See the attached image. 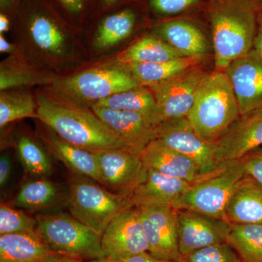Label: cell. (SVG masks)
Instances as JSON below:
<instances>
[{"label": "cell", "mask_w": 262, "mask_h": 262, "mask_svg": "<svg viewBox=\"0 0 262 262\" xmlns=\"http://www.w3.org/2000/svg\"><path fill=\"white\" fill-rule=\"evenodd\" d=\"M181 262H243L227 242L213 245L182 256Z\"/></svg>", "instance_id": "34"}, {"label": "cell", "mask_w": 262, "mask_h": 262, "mask_svg": "<svg viewBox=\"0 0 262 262\" xmlns=\"http://www.w3.org/2000/svg\"><path fill=\"white\" fill-rule=\"evenodd\" d=\"M9 20L7 18L6 15L4 14L0 15V33H1V34L9 31Z\"/></svg>", "instance_id": "43"}, {"label": "cell", "mask_w": 262, "mask_h": 262, "mask_svg": "<svg viewBox=\"0 0 262 262\" xmlns=\"http://www.w3.org/2000/svg\"><path fill=\"white\" fill-rule=\"evenodd\" d=\"M16 48L14 45L8 42L3 34L0 35V52L4 53H15Z\"/></svg>", "instance_id": "42"}, {"label": "cell", "mask_w": 262, "mask_h": 262, "mask_svg": "<svg viewBox=\"0 0 262 262\" xmlns=\"http://www.w3.org/2000/svg\"><path fill=\"white\" fill-rule=\"evenodd\" d=\"M203 59V57H184L158 63H132L126 67L141 85L148 87L198 67Z\"/></svg>", "instance_id": "24"}, {"label": "cell", "mask_w": 262, "mask_h": 262, "mask_svg": "<svg viewBox=\"0 0 262 262\" xmlns=\"http://www.w3.org/2000/svg\"><path fill=\"white\" fill-rule=\"evenodd\" d=\"M36 232L53 252L89 261L106 256L101 236L67 213L37 216Z\"/></svg>", "instance_id": "4"}, {"label": "cell", "mask_w": 262, "mask_h": 262, "mask_svg": "<svg viewBox=\"0 0 262 262\" xmlns=\"http://www.w3.org/2000/svg\"><path fill=\"white\" fill-rule=\"evenodd\" d=\"M95 114L121 141L125 151L140 158L150 142L157 139L155 126L141 114L93 106Z\"/></svg>", "instance_id": "15"}, {"label": "cell", "mask_w": 262, "mask_h": 262, "mask_svg": "<svg viewBox=\"0 0 262 262\" xmlns=\"http://www.w3.org/2000/svg\"><path fill=\"white\" fill-rule=\"evenodd\" d=\"M215 65L225 71L231 62L252 51L258 29L253 0H213L209 10Z\"/></svg>", "instance_id": "2"}, {"label": "cell", "mask_w": 262, "mask_h": 262, "mask_svg": "<svg viewBox=\"0 0 262 262\" xmlns=\"http://www.w3.org/2000/svg\"><path fill=\"white\" fill-rule=\"evenodd\" d=\"M136 15L130 10L106 17L101 22L95 38V47L107 49L129 37L134 30Z\"/></svg>", "instance_id": "29"}, {"label": "cell", "mask_w": 262, "mask_h": 262, "mask_svg": "<svg viewBox=\"0 0 262 262\" xmlns=\"http://www.w3.org/2000/svg\"><path fill=\"white\" fill-rule=\"evenodd\" d=\"M140 84L121 63L84 71L68 78L55 80L51 89L72 102L91 108L112 95Z\"/></svg>", "instance_id": "5"}, {"label": "cell", "mask_w": 262, "mask_h": 262, "mask_svg": "<svg viewBox=\"0 0 262 262\" xmlns=\"http://www.w3.org/2000/svg\"><path fill=\"white\" fill-rule=\"evenodd\" d=\"M69 207L72 216L102 236L117 215L134 206L130 194L111 192L94 182L77 179L70 186Z\"/></svg>", "instance_id": "6"}, {"label": "cell", "mask_w": 262, "mask_h": 262, "mask_svg": "<svg viewBox=\"0 0 262 262\" xmlns=\"http://www.w3.org/2000/svg\"><path fill=\"white\" fill-rule=\"evenodd\" d=\"M149 250L155 257L177 262L182 261L179 252L177 210L171 206L138 207Z\"/></svg>", "instance_id": "10"}, {"label": "cell", "mask_w": 262, "mask_h": 262, "mask_svg": "<svg viewBox=\"0 0 262 262\" xmlns=\"http://www.w3.org/2000/svg\"><path fill=\"white\" fill-rule=\"evenodd\" d=\"M67 9L72 13H77L82 10L83 0H60Z\"/></svg>", "instance_id": "41"}, {"label": "cell", "mask_w": 262, "mask_h": 262, "mask_svg": "<svg viewBox=\"0 0 262 262\" xmlns=\"http://www.w3.org/2000/svg\"><path fill=\"white\" fill-rule=\"evenodd\" d=\"M54 253L36 232L0 235V262H39Z\"/></svg>", "instance_id": "22"}, {"label": "cell", "mask_w": 262, "mask_h": 262, "mask_svg": "<svg viewBox=\"0 0 262 262\" xmlns=\"http://www.w3.org/2000/svg\"><path fill=\"white\" fill-rule=\"evenodd\" d=\"M39 262H84L82 260L77 259V258L70 257V256H64V255L59 254V253H54L51 256L45 258Z\"/></svg>", "instance_id": "40"}, {"label": "cell", "mask_w": 262, "mask_h": 262, "mask_svg": "<svg viewBox=\"0 0 262 262\" xmlns=\"http://www.w3.org/2000/svg\"><path fill=\"white\" fill-rule=\"evenodd\" d=\"M239 161L228 162L216 173L193 184L173 206L226 220V208L236 184L246 175Z\"/></svg>", "instance_id": "7"}, {"label": "cell", "mask_w": 262, "mask_h": 262, "mask_svg": "<svg viewBox=\"0 0 262 262\" xmlns=\"http://www.w3.org/2000/svg\"><path fill=\"white\" fill-rule=\"evenodd\" d=\"M216 143L226 162L238 161L262 147V108L239 117Z\"/></svg>", "instance_id": "16"}, {"label": "cell", "mask_w": 262, "mask_h": 262, "mask_svg": "<svg viewBox=\"0 0 262 262\" xmlns=\"http://www.w3.org/2000/svg\"><path fill=\"white\" fill-rule=\"evenodd\" d=\"M96 155L102 185L114 192L130 194L146 178L147 169L142 160L125 150L110 149Z\"/></svg>", "instance_id": "14"}, {"label": "cell", "mask_w": 262, "mask_h": 262, "mask_svg": "<svg viewBox=\"0 0 262 262\" xmlns=\"http://www.w3.org/2000/svg\"><path fill=\"white\" fill-rule=\"evenodd\" d=\"M241 117L238 103L225 71L206 74L187 119L206 140L216 142Z\"/></svg>", "instance_id": "3"}, {"label": "cell", "mask_w": 262, "mask_h": 262, "mask_svg": "<svg viewBox=\"0 0 262 262\" xmlns=\"http://www.w3.org/2000/svg\"><path fill=\"white\" fill-rule=\"evenodd\" d=\"M227 242L243 262H262V225H232Z\"/></svg>", "instance_id": "28"}, {"label": "cell", "mask_w": 262, "mask_h": 262, "mask_svg": "<svg viewBox=\"0 0 262 262\" xmlns=\"http://www.w3.org/2000/svg\"><path fill=\"white\" fill-rule=\"evenodd\" d=\"M158 38L186 57H204L208 44L203 32L194 24L173 20L160 24L156 28Z\"/></svg>", "instance_id": "21"}, {"label": "cell", "mask_w": 262, "mask_h": 262, "mask_svg": "<svg viewBox=\"0 0 262 262\" xmlns=\"http://www.w3.org/2000/svg\"><path fill=\"white\" fill-rule=\"evenodd\" d=\"M37 105L32 94L19 91H1L0 127L26 117H35Z\"/></svg>", "instance_id": "30"}, {"label": "cell", "mask_w": 262, "mask_h": 262, "mask_svg": "<svg viewBox=\"0 0 262 262\" xmlns=\"http://www.w3.org/2000/svg\"><path fill=\"white\" fill-rule=\"evenodd\" d=\"M206 74L196 67L168 80L148 86L158 106V124L187 117L194 104L198 87Z\"/></svg>", "instance_id": "9"}, {"label": "cell", "mask_w": 262, "mask_h": 262, "mask_svg": "<svg viewBox=\"0 0 262 262\" xmlns=\"http://www.w3.org/2000/svg\"><path fill=\"white\" fill-rule=\"evenodd\" d=\"M19 158L26 172L35 178L51 175L52 165L44 149L28 136L19 138L16 145Z\"/></svg>", "instance_id": "32"}, {"label": "cell", "mask_w": 262, "mask_h": 262, "mask_svg": "<svg viewBox=\"0 0 262 262\" xmlns=\"http://www.w3.org/2000/svg\"><path fill=\"white\" fill-rule=\"evenodd\" d=\"M33 42L42 51L51 54H61L65 48V37L59 27L51 19L37 15L29 24Z\"/></svg>", "instance_id": "31"}, {"label": "cell", "mask_w": 262, "mask_h": 262, "mask_svg": "<svg viewBox=\"0 0 262 262\" xmlns=\"http://www.w3.org/2000/svg\"><path fill=\"white\" fill-rule=\"evenodd\" d=\"M198 0H151V5L158 13L177 14L187 10Z\"/></svg>", "instance_id": "36"}, {"label": "cell", "mask_w": 262, "mask_h": 262, "mask_svg": "<svg viewBox=\"0 0 262 262\" xmlns=\"http://www.w3.org/2000/svg\"><path fill=\"white\" fill-rule=\"evenodd\" d=\"M238 103L241 116L262 108V58L254 50L225 70Z\"/></svg>", "instance_id": "13"}, {"label": "cell", "mask_w": 262, "mask_h": 262, "mask_svg": "<svg viewBox=\"0 0 262 262\" xmlns=\"http://www.w3.org/2000/svg\"><path fill=\"white\" fill-rule=\"evenodd\" d=\"M177 210L179 249L182 256L227 242L232 230L227 221L191 210Z\"/></svg>", "instance_id": "11"}, {"label": "cell", "mask_w": 262, "mask_h": 262, "mask_svg": "<svg viewBox=\"0 0 262 262\" xmlns=\"http://www.w3.org/2000/svg\"><path fill=\"white\" fill-rule=\"evenodd\" d=\"M141 159L146 169H152L163 175L182 179L192 184L208 177L201 173L192 160L170 149L158 139L148 144Z\"/></svg>", "instance_id": "17"}, {"label": "cell", "mask_w": 262, "mask_h": 262, "mask_svg": "<svg viewBox=\"0 0 262 262\" xmlns=\"http://www.w3.org/2000/svg\"><path fill=\"white\" fill-rule=\"evenodd\" d=\"M11 160L9 155L4 154L0 158V186L4 187L8 182L11 173Z\"/></svg>", "instance_id": "37"}, {"label": "cell", "mask_w": 262, "mask_h": 262, "mask_svg": "<svg viewBox=\"0 0 262 262\" xmlns=\"http://www.w3.org/2000/svg\"><path fill=\"white\" fill-rule=\"evenodd\" d=\"M184 57L160 38L145 37L122 52L117 59L120 63L126 66L169 61Z\"/></svg>", "instance_id": "25"}, {"label": "cell", "mask_w": 262, "mask_h": 262, "mask_svg": "<svg viewBox=\"0 0 262 262\" xmlns=\"http://www.w3.org/2000/svg\"><path fill=\"white\" fill-rule=\"evenodd\" d=\"M40 138L49 152L72 171L102 185L96 154L67 142L50 128L49 131L41 133Z\"/></svg>", "instance_id": "20"}, {"label": "cell", "mask_w": 262, "mask_h": 262, "mask_svg": "<svg viewBox=\"0 0 262 262\" xmlns=\"http://www.w3.org/2000/svg\"><path fill=\"white\" fill-rule=\"evenodd\" d=\"M101 245L106 256L125 260L149 250L138 207L117 215L105 229Z\"/></svg>", "instance_id": "12"}, {"label": "cell", "mask_w": 262, "mask_h": 262, "mask_svg": "<svg viewBox=\"0 0 262 262\" xmlns=\"http://www.w3.org/2000/svg\"><path fill=\"white\" fill-rule=\"evenodd\" d=\"M51 80V76L20 61V58L17 57L2 62L0 67L1 91L19 86L47 84Z\"/></svg>", "instance_id": "27"}, {"label": "cell", "mask_w": 262, "mask_h": 262, "mask_svg": "<svg viewBox=\"0 0 262 262\" xmlns=\"http://www.w3.org/2000/svg\"><path fill=\"white\" fill-rule=\"evenodd\" d=\"M13 0H0V5L2 8H8L13 4Z\"/></svg>", "instance_id": "45"}, {"label": "cell", "mask_w": 262, "mask_h": 262, "mask_svg": "<svg viewBox=\"0 0 262 262\" xmlns=\"http://www.w3.org/2000/svg\"><path fill=\"white\" fill-rule=\"evenodd\" d=\"M94 106L141 114L155 126L158 124L156 101L151 90L146 86L140 84L134 89L112 95L98 101Z\"/></svg>", "instance_id": "23"}, {"label": "cell", "mask_w": 262, "mask_h": 262, "mask_svg": "<svg viewBox=\"0 0 262 262\" xmlns=\"http://www.w3.org/2000/svg\"><path fill=\"white\" fill-rule=\"evenodd\" d=\"M157 139L192 160L204 176L216 173L227 165L216 142L203 139L187 117L160 122L155 126Z\"/></svg>", "instance_id": "8"}, {"label": "cell", "mask_w": 262, "mask_h": 262, "mask_svg": "<svg viewBox=\"0 0 262 262\" xmlns=\"http://www.w3.org/2000/svg\"><path fill=\"white\" fill-rule=\"evenodd\" d=\"M192 184L147 169L145 179L131 192L134 207L166 206L173 207Z\"/></svg>", "instance_id": "18"}, {"label": "cell", "mask_w": 262, "mask_h": 262, "mask_svg": "<svg viewBox=\"0 0 262 262\" xmlns=\"http://www.w3.org/2000/svg\"><path fill=\"white\" fill-rule=\"evenodd\" d=\"M36 116L61 139L94 154L123 149L121 141L95 114L52 89L38 96Z\"/></svg>", "instance_id": "1"}, {"label": "cell", "mask_w": 262, "mask_h": 262, "mask_svg": "<svg viewBox=\"0 0 262 262\" xmlns=\"http://www.w3.org/2000/svg\"><path fill=\"white\" fill-rule=\"evenodd\" d=\"M87 262H125L123 260L115 259V258L103 256V257L96 258V259L90 260Z\"/></svg>", "instance_id": "44"}, {"label": "cell", "mask_w": 262, "mask_h": 262, "mask_svg": "<svg viewBox=\"0 0 262 262\" xmlns=\"http://www.w3.org/2000/svg\"><path fill=\"white\" fill-rule=\"evenodd\" d=\"M261 1H262V0H261Z\"/></svg>", "instance_id": "47"}, {"label": "cell", "mask_w": 262, "mask_h": 262, "mask_svg": "<svg viewBox=\"0 0 262 262\" xmlns=\"http://www.w3.org/2000/svg\"><path fill=\"white\" fill-rule=\"evenodd\" d=\"M239 161L246 173L262 184V147L248 153Z\"/></svg>", "instance_id": "35"}, {"label": "cell", "mask_w": 262, "mask_h": 262, "mask_svg": "<svg viewBox=\"0 0 262 262\" xmlns=\"http://www.w3.org/2000/svg\"><path fill=\"white\" fill-rule=\"evenodd\" d=\"M231 225H262V184L246 174L236 184L226 208Z\"/></svg>", "instance_id": "19"}, {"label": "cell", "mask_w": 262, "mask_h": 262, "mask_svg": "<svg viewBox=\"0 0 262 262\" xmlns=\"http://www.w3.org/2000/svg\"><path fill=\"white\" fill-rule=\"evenodd\" d=\"M59 193V187L56 184L45 178H39L26 182L11 205L29 211H38L56 203Z\"/></svg>", "instance_id": "26"}, {"label": "cell", "mask_w": 262, "mask_h": 262, "mask_svg": "<svg viewBox=\"0 0 262 262\" xmlns=\"http://www.w3.org/2000/svg\"><path fill=\"white\" fill-rule=\"evenodd\" d=\"M253 49L262 58V13H258L257 33Z\"/></svg>", "instance_id": "39"}, {"label": "cell", "mask_w": 262, "mask_h": 262, "mask_svg": "<svg viewBox=\"0 0 262 262\" xmlns=\"http://www.w3.org/2000/svg\"><path fill=\"white\" fill-rule=\"evenodd\" d=\"M37 218H32L11 204L0 205V235L18 232H36Z\"/></svg>", "instance_id": "33"}, {"label": "cell", "mask_w": 262, "mask_h": 262, "mask_svg": "<svg viewBox=\"0 0 262 262\" xmlns=\"http://www.w3.org/2000/svg\"><path fill=\"white\" fill-rule=\"evenodd\" d=\"M103 3H104L105 5H108L113 4V3H115V2L117 1V0H103Z\"/></svg>", "instance_id": "46"}, {"label": "cell", "mask_w": 262, "mask_h": 262, "mask_svg": "<svg viewBox=\"0 0 262 262\" xmlns=\"http://www.w3.org/2000/svg\"><path fill=\"white\" fill-rule=\"evenodd\" d=\"M125 262H177L170 261V260L161 259V258L155 257L149 252L141 253L123 260Z\"/></svg>", "instance_id": "38"}]
</instances>
